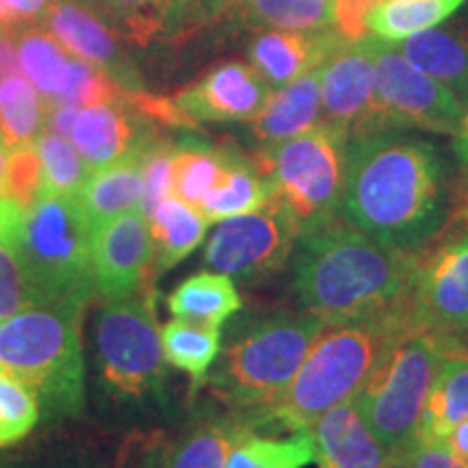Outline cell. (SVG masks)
Masks as SVG:
<instances>
[{"instance_id": "6da1fadb", "label": "cell", "mask_w": 468, "mask_h": 468, "mask_svg": "<svg viewBox=\"0 0 468 468\" xmlns=\"http://www.w3.org/2000/svg\"><path fill=\"white\" fill-rule=\"evenodd\" d=\"M468 207L441 145L401 131L349 139L338 218L388 248L417 254Z\"/></svg>"}, {"instance_id": "7a4b0ae2", "label": "cell", "mask_w": 468, "mask_h": 468, "mask_svg": "<svg viewBox=\"0 0 468 468\" xmlns=\"http://www.w3.org/2000/svg\"><path fill=\"white\" fill-rule=\"evenodd\" d=\"M289 265L297 308L327 327L403 306L417 254L378 243L336 218L302 232Z\"/></svg>"}, {"instance_id": "3957f363", "label": "cell", "mask_w": 468, "mask_h": 468, "mask_svg": "<svg viewBox=\"0 0 468 468\" xmlns=\"http://www.w3.org/2000/svg\"><path fill=\"white\" fill-rule=\"evenodd\" d=\"M167 379L154 286L104 302L91 330V386L102 423L137 434L165 419Z\"/></svg>"}, {"instance_id": "277c9868", "label": "cell", "mask_w": 468, "mask_h": 468, "mask_svg": "<svg viewBox=\"0 0 468 468\" xmlns=\"http://www.w3.org/2000/svg\"><path fill=\"white\" fill-rule=\"evenodd\" d=\"M324 330V321L300 308L251 317L232 332L219 351L207 388L226 410L256 427L271 423L273 410L284 399L308 349Z\"/></svg>"}, {"instance_id": "5b68a950", "label": "cell", "mask_w": 468, "mask_h": 468, "mask_svg": "<svg viewBox=\"0 0 468 468\" xmlns=\"http://www.w3.org/2000/svg\"><path fill=\"white\" fill-rule=\"evenodd\" d=\"M83 314L72 303H42L0 321V373L31 390L48 423L85 410Z\"/></svg>"}, {"instance_id": "8992f818", "label": "cell", "mask_w": 468, "mask_h": 468, "mask_svg": "<svg viewBox=\"0 0 468 468\" xmlns=\"http://www.w3.org/2000/svg\"><path fill=\"white\" fill-rule=\"evenodd\" d=\"M406 303L373 317L327 325L308 349L271 423L286 430H310L321 414L358 390L376 371L388 349L414 325Z\"/></svg>"}, {"instance_id": "52a82bcc", "label": "cell", "mask_w": 468, "mask_h": 468, "mask_svg": "<svg viewBox=\"0 0 468 468\" xmlns=\"http://www.w3.org/2000/svg\"><path fill=\"white\" fill-rule=\"evenodd\" d=\"M16 250L35 306L87 308L93 297L91 228L76 196L35 202L17 228Z\"/></svg>"}, {"instance_id": "ba28073f", "label": "cell", "mask_w": 468, "mask_h": 468, "mask_svg": "<svg viewBox=\"0 0 468 468\" xmlns=\"http://www.w3.org/2000/svg\"><path fill=\"white\" fill-rule=\"evenodd\" d=\"M449 341L420 324L410 325L356 395L371 430L399 458L417 442L427 395Z\"/></svg>"}, {"instance_id": "9c48e42d", "label": "cell", "mask_w": 468, "mask_h": 468, "mask_svg": "<svg viewBox=\"0 0 468 468\" xmlns=\"http://www.w3.org/2000/svg\"><path fill=\"white\" fill-rule=\"evenodd\" d=\"M347 144L341 131L321 122L308 133L261 150L256 165L271 185L273 200L300 226V234L338 218Z\"/></svg>"}, {"instance_id": "30bf717a", "label": "cell", "mask_w": 468, "mask_h": 468, "mask_svg": "<svg viewBox=\"0 0 468 468\" xmlns=\"http://www.w3.org/2000/svg\"><path fill=\"white\" fill-rule=\"evenodd\" d=\"M406 306L417 324L468 345V207L417 251Z\"/></svg>"}, {"instance_id": "8fae6325", "label": "cell", "mask_w": 468, "mask_h": 468, "mask_svg": "<svg viewBox=\"0 0 468 468\" xmlns=\"http://www.w3.org/2000/svg\"><path fill=\"white\" fill-rule=\"evenodd\" d=\"M300 239V226L278 200L254 213L219 221L204 248L208 271L256 286L282 273Z\"/></svg>"}, {"instance_id": "7c38bea8", "label": "cell", "mask_w": 468, "mask_h": 468, "mask_svg": "<svg viewBox=\"0 0 468 468\" xmlns=\"http://www.w3.org/2000/svg\"><path fill=\"white\" fill-rule=\"evenodd\" d=\"M376 102L382 131L455 134L462 98L410 63L393 44L376 46Z\"/></svg>"}, {"instance_id": "4fadbf2b", "label": "cell", "mask_w": 468, "mask_h": 468, "mask_svg": "<svg viewBox=\"0 0 468 468\" xmlns=\"http://www.w3.org/2000/svg\"><path fill=\"white\" fill-rule=\"evenodd\" d=\"M256 431L241 414L200 410L174 431H137L117 468H226L234 444Z\"/></svg>"}, {"instance_id": "5bb4252c", "label": "cell", "mask_w": 468, "mask_h": 468, "mask_svg": "<svg viewBox=\"0 0 468 468\" xmlns=\"http://www.w3.org/2000/svg\"><path fill=\"white\" fill-rule=\"evenodd\" d=\"M376 37L341 46L321 66V122L347 139L382 133L376 102Z\"/></svg>"}, {"instance_id": "9a60e30c", "label": "cell", "mask_w": 468, "mask_h": 468, "mask_svg": "<svg viewBox=\"0 0 468 468\" xmlns=\"http://www.w3.org/2000/svg\"><path fill=\"white\" fill-rule=\"evenodd\" d=\"M93 295L102 302L122 300L150 284V224L142 208L120 215L91 232Z\"/></svg>"}, {"instance_id": "2e32d148", "label": "cell", "mask_w": 468, "mask_h": 468, "mask_svg": "<svg viewBox=\"0 0 468 468\" xmlns=\"http://www.w3.org/2000/svg\"><path fill=\"white\" fill-rule=\"evenodd\" d=\"M37 25L46 28L69 55L96 66L126 93L137 96L148 91L134 61L122 48L117 33L104 25L101 16L93 14L83 0H50Z\"/></svg>"}, {"instance_id": "e0dca14e", "label": "cell", "mask_w": 468, "mask_h": 468, "mask_svg": "<svg viewBox=\"0 0 468 468\" xmlns=\"http://www.w3.org/2000/svg\"><path fill=\"white\" fill-rule=\"evenodd\" d=\"M271 85L251 63L228 61L208 69L202 79L172 98L176 111L189 128L202 122L234 124L251 122L265 104Z\"/></svg>"}, {"instance_id": "ac0fdd59", "label": "cell", "mask_w": 468, "mask_h": 468, "mask_svg": "<svg viewBox=\"0 0 468 468\" xmlns=\"http://www.w3.org/2000/svg\"><path fill=\"white\" fill-rule=\"evenodd\" d=\"M310 431L319 468H393L399 464V455L390 452L371 430L356 395L321 414Z\"/></svg>"}, {"instance_id": "d6986e66", "label": "cell", "mask_w": 468, "mask_h": 468, "mask_svg": "<svg viewBox=\"0 0 468 468\" xmlns=\"http://www.w3.org/2000/svg\"><path fill=\"white\" fill-rule=\"evenodd\" d=\"M154 122L144 117L133 107L131 96L122 102L91 104L79 109L69 142L80 152L91 169L107 167L111 163L124 159L137 148L154 137Z\"/></svg>"}, {"instance_id": "ffe728a7", "label": "cell", "mask_w": 468, "mask_h": 468, "mask_svg": "<svg viewBox=\"0 0 468 468\" xmlns=\"http://www.w3.org/2000/svg\"><path fill=\"white\" fill-rule=\"evenodd\" d=\"M351 39L336 27L324 31H261L250 46V61L271 87L317 69Z\"/></svg>"}, {"instance_id": "44dd1931", "label": "cell", "mask_w": 468, "mask_h": 468, "mask_svg": "<svg viewBox=\"0 0 468 468\" xmlns=\"http://www.w3.org/2000/svg\"><path fill=\"white\" fill-rule=\"evenodd\" d=\"M154 137H150L142 148L126 154L124 159L111 163L107 167L91 169L90 178L76 193V200L80 204L91 232L120 215L142 208L144 152Z\"/></svg>"}, {"instance_id": "7402d4cb", "label": "cell", "mask_w": 468, "mask_h": 468, "mask_svg": "<svg viewBox=\"0 0 468 468\" xmlns=\"http://www.w3.org/2000/svg\"><path fill=\"white\" fill-rule=\"evenodd\" d=\"M321 124V68L269 91L265 104L250 122L262 145H276Z\"/></svg>"}, {"instance_id": "603a6c76", "label": "cell", "mask_w": 468, "mask_h": 468, "mask_svg": "<svg viewBox=\"0 0 468 468\" xmlns=\"http://www.w3.org/2000/svg\"><path fill=\"white\" fill-rule=\"evenodd\" d=\"M93 14L101 16L104 25L117 37L134 46H150L172 35L183 27L189 16L191 0H83Z\"/></svg>"}, {"instance_id": "cb8c5ba5", "label": "cell", "mask_w": 468, "mask_h": 468, "mask_svg": "<svg viewBox=\"0 0 468 468\" xmlns=\"http://www.w3.org/2000/svg\"><path fill=\"white\" fill-rule=\"evenodd\" d=\"M468 419V345L452 338L420 417L419 438L442 441Z\"/></svg>"}, {"instance_id": "d4e9b609", "label": "cell", "mask_w": 468, "mask_h": 468, "mask_svg": "<svg viewBox=\"0 0 468 468\" xmlns=\"http://www.w3.org/2000/svg\"><path fill=\"white\" fill-rule=\"evenodd\" d=\"M393 46L410 63L458 93L462 101L468 96V31L434 27Z\"/></svg>"}, {"instance_id": "484cf974", "label": "cell", "mask_w": 468, "mask_h": 468, "mask_svg": "<svg viewBox=\"0 0 468 468\" xmlns=\"http://www.w3.org/2000/svg\"><path fill=\"white\" fill-rule=\"evenodd\" d=\"M152 239V269L169 271L200 248L208 221L191 204L169 196L148 215Z\"/></svg>"}, {"instance_id": "4316f807", "label": "cell", "mask_w": 468, "mask_h": 468, "mask_svg": "<svg viewBox=\"0 0 468 468\" xmlns=\"http://www.w3.org/2000/svg\"><path fill=\"white\" fill-rule=\"evenodd\" d=\"M273 193L269 180L256 165V161L243 159L232 150L230 161L207 196L202 197L197 210L208 224H219L224 219L241 218L254 213L271 202Z\"/></svg>"}, {"instance_id": "83f0119b", "label": "cell", "mask_w": 468, "mask_h": 468, "mask_svg": "<svg viewBox=\"0 0 468 468\" xmlns=\"http://www.w3.org/2000/svg\"><path fill=\"white\" fill-rule=\"evenodd\" d=\"M22 74L42 96L44 104L58 102L72 83L74 57L39 25L16 27Z\"/></svg>"}, {"instance_id": "f1b7e54d", "label": "cell", "mask_w": 468, "mask_h": 468, "mask_svg": "<svg viewBox=\"0 0 468 468\" xmlns=\"http://www.w3.org/2000/svg\"><path fill=\"white\" fill-rule=\"evenodd\" d=\"M243 306L237 284L218 271H200L169 292L167 308L176 319L221 327Z\"/></svg>"}, {"instance_id": "f546056e", "label": "cell", "mask_w": 468, "mask_h": 468, "mask_svg": "<svg viewBox=\"0 0 468 468\" xmlns=\"http://www.w3.org/2000/svg\"><path fill=\"white\" fill-rule=\"evenodd\" d=\"M245 25L262 31H324L336 27V0H221Z\"/></svg>"}, {"instance_id": "4dcf8cb0", "label": "cell", "mask_w": 468, "mask_h": 468, "mask_svg": "<svg viewBox=\"0 0 468 468\" xmlns=\"http://www.w3.org/2000/svg\"><path fill=\"white\" fill-rule=\"evenodd\" d=\"M464 0H379L367 14V37L397 44L414 35L441 27Z\"/></svg>"}, {"instance_id": "1f68e13d", "label": "cell", "mask_w": 468, "mask_h": 468, "mask_svg": "<svg viewBox=\"0 0 468 468\" xmlns=\"http://www.w3.org/2000/svg\"><path fill=\"white\" fill-rule=\"evenodd\" d=\"M161 338L167 365L189 376L191 395H196L207 386L221 351V327L174 317L161 327Z\"/></svg>"}, {"instance_id": "d6a6232c", "label": "cell", "mask_w": 468, "mask_h": 468, "mask_svg": "<svg viewBox=\"0 0 468 468\" xmlns=\"http://www.w3.org/2000/svg\"><path fill=\"white\" fill-rule=\"evenodd\" d=\"M230 154L232 150L218 148L193 137L174 144V196L191 207H200L202 197L224 174Z\"/></svg>"}, {"instance_id": "836d02e7", "label": "cell", "mask_w": 468, "mask_h": 468, "mask_svg": "<svg viewBox=\"0 0 468 468\" xmlns=\"http://www.w3.org/2000/svg\"><path fill=\"white\" fill-rule=\"evenodd\" d=\"M44 133V101L25 74L0 80V142L7 150L37 142Z\"/></svg>"}, {"instance_id": "e575fe53", "label": "cell", "mask_w": 468, "mask_h": 468, "mask_svg": "<svg viewBox=\"0 0 468 468\" xmlns=\"http://www.w3.org/2000/svg\"><path fill=\"white\" fill-rule=\"evenodd\" d=\"M314 462L313 431L297 430L289 438L250 431L234 444L226 468H306Z\"/></svg>"}, {"instance_id": "d590c367", "label": "cell", "mask_w": 468, "mask_h": 468, "mask_svg": "<svg viewBox=\"0 0 468 468\" xmlns=\"http://www.w3.org/2000/svg\"><path fill=\"white\" fill-rule=\"evenodd\" d=\"M0 468H111L96 444L76 436H44L0 458Z\"/></svg>"}, {"instance_id": "8d00e7d4", "label": "cell", "mask_w": 468, "mask_h": 468, "mask_svg": "<svg viewBox=\"0 0 468 468\" xmlns=\"http://www.w3.org/2000/svg\"><path fill=\"white\" fill-rule=\"evenodd\" d=\"M35 148L42 161V183H39L37 200L76 196L90 178L91 167L74 148V144L63 134L44 131L35 142Z\"/></svg>"}, {"instance_id": "74e56055", "label": "cell", "mask_w": 468, "mask_h": 468, "mask_svg": "<svg viewBox=\"0 0 468 468\" xmlns=\"http://www.w3.org/2000/svg\"><path fill=\"white\" fill-rule=\"evenodd\" d=\"M42 420L35 395L17 379L0 373V449H9L31 434Z\"/></svg>"}, {"instance_id": "f35d334b", "label": "cell", "mask_w": 468, "mask_h": 468, "mask_svg": "<svg viewBox=\"0 0 468 468\" xmlns=\"http://www.w3.org/2000/svg\"><path fill=\"white\" fill-rule=\"evenodd\" d=\"M39 183H42V161H39L35 144L11 150L7 156L3 196L9 197L22 210H31L37 202Z\"/></svg>"}, {"instance_id": "ab89813d", "label": "cell", "mask_w": 468, "mask_h": 468, "mask_svg": "<svg viewBox=\"0 0 468 468\" xmlns=\"http://www.w3.org/2000/svg\"><path fill=\"white\" fill-rule=\"evenodd\" d=\"M174 142L156 134L144 152V202L142 210L145 218L165 197L174 196Z\"/></svg>"}, {"instance_id": "60d3db41", "label": "cell", "mask_w": 468, "mask_h": 468, "mask_svg": "<svg viewBox=\"0 0 468 468\" xmlns=\"http://www.w3.org/2000/svg\"><path fill=\"white\" fill-rule=\"evenodd\" d=\"M35 306L14 239L0 237V321Z\"/></svg>"}, {"instance_id": "b9f144b4", "label": "cell", "mask_w": 468, "mask_h": 468, "mask_svg": "<svg viewBox=\"0 0 468 468\" xmlns=\"http://www.w3.org/2000/svg\"><path fill=\"white\" fill-rule=\"evenodd\" d=\"M399 468H468L444 441L417 438V442L399 458Z\"/></svg>"}, {"instance_id": "7bdbcfd3", "label": "cell", "mask_w": 468, "mask_h": 468, "mask_svg": "<svg viewBox=\"0 0 468 468\" xmlns=\"http://www.w3.org/2000/svg\"><path fill=\"white\" fill-rule=\"evenodd\" d=\"M379 0H336V28L345 37L362 39L367 37L365 20L367 14L371 11Z\"/></svg>"}, {"instance_id": "ee69618b", "label": "cell", "mask_w": 468, "mask_h": 468, "mask_svg": "<svg viewBox=\"0 0 468 468\" xmlns=\"http://www.w3.org/2000/svg\"><path fill=\"white\" fill-rule=\"evenodd\" d=\"M16 27L0 22V80L7 76L22 74L20 58H17V44H16Z\"/></svg>"}, {"instance_id": "f6af8a7d", "label": "cell", "mask_w": 468, "mask_h": 468, "mask_svg": "<svg viewBox=\"0 0 468 468\" xmlns=\"http://www.w3.org/2000/svg\"><path fill=\"white\" fill-rule=\"evenodd\" d=\"M76 115H79V107L66 102H50L44 104V126H48V131L69 137Z\"/></svg>"}, {"instance_id": "bcb514c9", "label": "cell", "mask_w": 468, "mask_h": 468, "mask_svg": "<svg viewBox=\"0 0 468 468\" xmlns=\"http://www.w3.org/2000/svg\"><path fill=\"white\" fill-rule=\"evenodd\" d=\"M5 9L11 11V16L16 17L20 25H33L37 22L46 7L50 5V0H0Z\"/></svg>"}, {"instance_id": "7dc6e473", "label": "cell", "mask_w": 468, "mask_h": 468, "mask_svg": "<svg viewBox=\"0 0 468 468\" xmlns=\"http://www.w3.org/2000/svg\"><path fill=\"white\" fill-rule=\"evenodd\" d=\"M464 107H462V117H460V124L458 131L453 134V148H455V156H458L462 174H464L466 186H468V96L464 98Z\"/></svg>"}, {"instance_id": "c3c4849f", "label": "cell", "mask_w": 468, "mask_h": 468, "mask_svg": "<svg viewBox=\"0 0 468 468\" xmlns=\"http://www.w3.org/2000/svg\"><path fill=\"white\" fill-rule=\"evenodd\" d=\"M442 441L464 464H468V419L462 420L460 425H455Z\"/></svg>"}, {"instance_id": "681fc988", "label": "cell", "mask_w": 468, "mask_h": 468, "mask_svg": "<svg viewBox=\"0 0 468 468\" xmlns=\"http://www.w3.org/2000/svg\"><path fill=\"white\" fill-rule=\"evenodd\" d=\"M7 156H9V150L5 148L3 142H0V197H3V189H5V172H7Z\"/></svg>"}, {"instance_id": "f907efd6", "label": "cell", "mask_w": 468, "mask_h": 468, "mask_svg": "<svg viewBox=\"0 0 468 468\" xmlns=\"http://www.w3.org/2000/svg\"><path fill=\"white\" fill-rule=\"evenodd\" d=\"M0 22H5V25H20V22H17L16 17L11 16V11L5 9L3 5H0Z\"/></svg>"}, {"instance_id": "816d5d0a", "label": "cell", "mask_w": 468, "mask_h": 468, "mask_svg": "<svg viewBox=\"0 0 468 468\" xmlns=\"http://www.w3.org/2000/svg\"><path fill=\"white\" fill-rule=\"evenodd\" d=\"M215 3H218V7H219V3H221V0H215Z\"/></svg>"}, {"instance_id": "f5cc1de1", "label": "cell", "mask_w": 468, "mask_h": 468, "mask_svg": "<svg viewBox=\"0 0 468 468\" xmlns=\"http://www.w3.org/2000/svg\"><path fill=\"white\" fill-rule=\"evenodd\" d=\"M393 468H399V464H397V466H393Z\"/></svg>"}]
</instances>
